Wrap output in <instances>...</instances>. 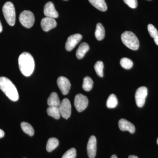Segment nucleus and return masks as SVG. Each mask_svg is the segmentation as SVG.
<instances>
[{
	"label": "nucleus",
	"mask_w": 158,
	"mask_h": 158,
	"mask_svg": "<svg viewBox=\"0 0 158 158\" xmlns=\"http://www.w3.org/2000/svg\"><path fill=\"white\" fill-rule=\"evenodd\" d=\"M148 1H150V0H148Z\"/></svg>",
	"instance_id": "nucleus-36"
},
{
	"label": "nucleus",
	"mask_w": 158,
	"mask_h": 158,
	"mask_svg": "<svg viewBox=\"0 0 158 158\" xmlns=\"http://www.w3.org/2000/svg\"><path fill=\"white\" fill-rule=\"evenodd\" d=\"M5 136V132L2 130L0 129V138H2Z\"/></svg>",
	"instance_id": "nucleus-29"
},
{
	"label": "nucleus",
	"mask_w": 158,
	"mask_h": 158,
	"mask_svg": "<svg viewBox=\"0 0 158 158\" xmlns=\"http://www.w3.org/2000/svg\"><path fill=\"white\" fill-rule=\"evenodd\" d=\"M21 127L23 131L30 136H33L34 135V128L31 124L25 122H23L21 123Z\"/></svg>",
	"instance_id": "nucleus-21"
},
{
	"label": "nucleus",
	"mask_w": 158,
	"mask_h": 158,
	"mask_svg": "<svg viewBox=\"0 0 158 158\" xmlns=\"http://www.w3.org/2000/svg\"><path fill=\"white\" fill-rule=\"evenodd\" d=\"M76 150L74 148H71L64 154L62 158H76Z\"/></svg>",
	"instance_id": "nucleus-26"
},
{
	"label": "nucleus",
	"mask_w": 158,
	"mask_h": 158,
	"mask_svg": "<svg viewBox=\"0 0 158 158\" xmlns=\"http://www.w3.org/2000/svg\"><path fill=\"white\" fill-rule=\"evenodd\" d=\"M44 13L46 17L55 19L59 16V13L55 9L53 3L51 2L45 4L44 9Z\"/></svg>",
	"instance_id": "nucleus-12"
},
{
	"label": "nucleus",
	"mask_w": 158,
	"mask_h": 158,
	"mask_svg": "<svg viewBox=\"0 0 158 158\" xmlns=\"http://www.w3.org/2000/svg\"><path fill=\"white\" fill-rule=\"evenodd\" d=\"M89 46L88 44L83 42L80 44L76 52V56L79 59H82L85 56V54L89 51Z\"/></svg>",
	"instance_id": "nucleus-15"
},
{
	"label": "nucleus",
	"mask_w": 158,
	"mask_h": 158,
	"mask_svg": "<svg viewBox=\"0 0 158 158\" xmlns=\"http://www.w3.org/2000/svg\"><path fill=\"white\" fill-rule=\"evenodd\" d=\"M74 102L76 109L80 113L85 110L87 108L88 105V98L81 94L76 95Z\"/></svg>",
	"instance_id": "nucleus-6"
},
{
	"label": "nucleus",
	"mask_w": 158,
	"mask_h": 158,
	"mask_svg": "<svg viewBox=\"0 0 158 158\" xmlns=\"http://www.w3.org/2000/svg\"><path fill=\"white\" fill-rule=\"evenodd\" d=\"M123 2L131 9H136L138 6L137 0H123Z\"/></svg>",
	"instance_id": "nucleus-28"
},
{
	"label": "nucleus",
	"mask_w": 158,
	"mask_h": 158,
	"mask_svg": "<svg viewBox=\"0 0 158 158\" xmlns=\"http://www.w3.org/2000/svg\"><path fill=\"white\" fill-rule=\"evenodd\" d=\"M128 158H138V157L136 156L131 155L129 156Z\"/></svg>",
	"instance_id": "nucleus-31"
},
{
	"label": "nucleus",
	"mask_w": 158,
	"mask_h": 158,
	"mask_svg": "<svg viewBox=\"0 0 158 158\" xmlns=\"http://www.w3.org/2000/svg\"><path fill=\"white\" fill-rule=\"evenodd\" d=\"M94 69L97 74L100 77H103L104 64L102 61H98L94 66Z\"/></svg>",
	"instance_id": "nucleus-24"
},
{
	"label": "nucleus",
	"mask_w": 158,
	"mask_h": 158,
	"mask_svg": "<svg viewBox=\"0 0 158 158\" xmlns=\"http://www.w3.org/2000/svg\"><path fill=\"white\" fill-rule=\"evenodd\" d=\"M95 37L97 40H102L104 38L105 30L103 26L101 23L97 24L96 30L95 31Z\"/></svg>",
	"instance_id": "nucleus-18"
},
{
	"label": "nucleus",
	"mask_w": 158,
	"mask_h": 158,
	"mask_svg": "<svg viewBox=\"0 0 158 158\" xmlns=\"http://www.w3.org/2000/svg\"><path fill=\"white\" fill-rule=\"evenodd\" d=\"M40 24L42 30L45 32H48L56 27L57 23L54 18L46 17L41 20Z\"/></svg>",
	"instance_id": "nucleus-13"
},
{
	"label": "nucleus",
	"mask_w": 158,
	"mask_h": 158,
	"mask_svg": "<svg viewBox=\"0 0 158 158\" xmlns=\"http://www.w3.org/2000/svg\"><path fill=\"white\" fill-rule=\"evenodd\" d=\"M59 144L58 139L55 138H49L48 141L46 145V150L48 152H51L56 149Z\"/></svg>",
	"instance_id": "nucleus-20"
},
{
	"label": "nucleus",
	"mask_w": 158,
	"mask_h": 158,
	"mask_svg": "<svg viewBox=\"0 0 158 158\" xmlns=\"http://www.w3.org/2000/svg\"><path fill=\"white\" fill-rule=\"evenodd\" d=\"M148 95V89L145 87L138 88L136 91L135 98L136 104L138 107H142L145 103V99Z\"/></svg>",
	"instance_id": "nucleus-7"
},
{
	"label": "nucleus",
	"mask_w": 158,
	"mask_h": 158,
	"mask_svg": "<svg viewBox=\"0 0 158 158\" xmlns=\"http://www.w3.org/2000/svg\"><path fill=\"white\" fill-rule=\"evenodd\" d=\"M3 28L2 26V23H1V21H0V33L2 31Z\"/></svg>",
	"instance_id": "nucleus-32"
},
{
	"label": "nucleus",
	"mask_w": 158,
	"mask_h": 158,
	"mask_svg": "<svg viewBox=\"0 0 158 158\" xmlns=\"http://www.w3.org/2000/svg\"><path fill=\"white\" fill-rule=\"evenodd\" d=\"M93 84L92 79L90 77H86L84 78L82 87L85 91H89L93 88Z\"/></svg>",
	"instance_id": "nucleus-23"
},
{
	"label": "nucleus",
	"mask_w": 158,
	"mask_h": 158,
	"mask_svg": "<svg viewBox=\"0 0 158 158\" xmlns=\"http://www.w3.org/2000/svg\"><path fill=\"white\" fill-rule=\"evenodd\" d=\"M64 1H68V0H64Z\"/></svg>",
	"instance_id": "nucleus-35"
},
{
	"label": "nucleus",
	"mask_w": 158,
	"mask_h": 158,
	"mask_svg": "<svg viewBox=\"0 0 158 158\" xmlns=\"http://www.w3.org/2000/svg\"><path fill=\"white\" fill-rule=\"evenodd\" d=\"M88 1L94 7L100 11H105L107 9L105 0H88Z\"/></svg>",
	"instance_id": "nucleus-16"
},
{
	"label": "nucleus",
	"mask_w": 158,
	"mask_h": 158,
	"mask_svg": "<svg viewBox=\"0 0 158 158\" xmlns=\"http://www.w3.org/2000/svg\"><path fill=\"white\" fill-rule=\"evenodd\" d=\"M118 101L117 97L114 94H110L107 101L106 106L109 109H113L116 107Z\"/></svg>",
	"instance_id": "nucleus-22"
},
{
	"label": "nucleus",
	"mask_w": 158,
	"mask_h": 158,
	"mask_svg": "<svg viewBox=\"0 0 158 158\" xmlns=\"http://www.w3.org/2000/svg\"><path fill=\"white\" fill-rule=\"evenodd\" d=\"M19 20L23 27L30 28L34 25L35 17L33 12L28 10H25L20 14Z\"/></svg>",
	"instance_id": "nucleus-5"
},
{
	"label": "nucleus",
	"mask_w": 158,
	"mask_h": 158,
	"mask_svg": "<svg viewBox=\"0 0 158 158\" xmlns=\"http://www.w3.org/2000/svg\"><path fill=\"white\" fill-rule=\"evenodd\" d=\"M19 66L21 72L26 77H29L34 72L35 62L31 54L24 52L20 55L18 59Z\"/></svg>",
	"instance_id": "nucleus-1"
},
{
	"label": "nucleus",
	"mask_w": 158,
	"mask_h": 158,
	"mask_svg": "<svg viewBox=\"0 0 158 158\" xmlns=\"http://www.w3.org/2000/svg\"><path fill=\"white\" fill-rule=\"evenodd\" d=\"M121 40L125 45L133 50H137L139 47V41L135 34L127 31L121 35Z\"/></svg>",
	"instance_id": "nucleus-3"
},
{
	"label": "nucleus",
	"mask_w": 158,
	"mask_h": 158,
	"mask_svg": "<svg viewBox=\"0 0 158 158\" xmlns=\"http://www.w3.org/2000/svg\"><path fill=\"white\" fill-rule=\"evenodd\" d=\"M97 151V140L94 136H90L87 144V152L89 158H94Z\"/></svg>",
	"instance_id": "nucleus-11"
},
{
	"label": "nucleus",
	"mask_w": 158,
	"mask_h": 158,
	"mask_svg": "<svg viewBox=\"0 0 158 158\" xmlns=\"http://www.w3.org/2000/svg\"><path fill=\"white\" fill-rule=\"evenodd\" d=\"M111 158H117V156L115 155H113L111 156Z\"/></svg>",
	"instance_id": "nucleus-33"
},
{
	"label": "nucleus",
	"mask_w": 158,
	"mask_h": 158,
	"mask_svg": "<svg viewBox=\"0 0 158 158\" xmlns=\"http://www.w3.org/2000/svg\"><path fill=\"white\" fill-rule=\"evenodd\" d=\"M120 64L123 68L129 69L132 67L133 62L131 59L127 58H123L120 60Z\"/></svg>",
	"instance_id": "nucleus-25"
},
{
	"label": "nucleus",
	"mask_w": 158,
	"mask_h": 158,
	"mask_svg": "<svg viewBox=\"0 0 158 158\" xmlns=\"http://www.w3.org/2000/svg\"><path fill=\"white\" fill-rule=\"evenodd\" d=\"M118 127L122 131H128L131 134L135 131V127L131 123L124 118H121L118 121Z\"/></svg>",
	"instance_id": "nucleus-14"
},
{
	"label": "nucleus",
	"mask_w": 158,
	"mask_h": 158,
	"mask_svg": "<svg viewBox=\"0 0 158 158\" xmlns=\"http://www.w3.org/2000/svg\"><path fill=\"white\" fill-rule=\"evenodd\" d=\"M82 38V35L79 34H73L69 36L65 43V48L66 50H72L81 40Z\"/></svg>",
	"instance_id": "nucleus-9"
},
{
	"label": "nucleus",
	"mask_w": 158,
	"mask_h": 158,
	"mask_svg": "<svg viewBox=\"0 0 158 158\" xmlns=\"http://www.w3.org/2000/svg\"><path fill=\"white\" fill-rule=\"evenodd\" d=\"M0 89L12 101L18 100L19 95L17 88L8 78L4 77H0Z\"/></svg>",
	"instance_id": "nucleus-2"
},
{
	"label": "nucleus",
	"mask_w": 158,
	"mask_h": 158,
	"mask_svg": "<svg viewBox=\"0 0 158 158\" xmlns=\"http://www.w3.org/2000/svg\"><path fill=\"white\" fill-rule=\"evenodd\" d=\"M154 40L155 43L158 46V35L156 37L154 38Z\"/></svg>",
	"instance_id": "nucleus-30"
},
{
	"label": "nucleus",
	"mask_w": 158,
	"mask_h": 158,
	"mask_svg": "<svg viewBox=\"0 0 158 158\" xmlns=\"http://www.w3.org/2000/svg\"><path fill=\"white\" fill-rule=\"evenodd\" d=\"M60 103L61 102L56 92H52L51 93L47 101L48 105L49 106L59 107Z\"/></svg>",
	"instance_id": "nucleus-17"
},
{
	"label": "nucleus",
	"mask_w": 158,
	"mask_h": 158,
	"mask_svg": "<svg viewBox=\"0 0 158 158\" xmlns=\"http://www.w3.org/2000/svg\"><path fill=\"white\" fill-rule=\"evenodd\" d=\"M157 144H158V138L157 139Z\"/></svg>",
	"instance_id": "nucleus-34"
},
{
	"label": "nucleus",
	"mask_w": 158,
	"mask_h": 158,
	"mask_svg": "<svg viewBox=\"0 0 158 158\" xmlns=\"http://www.w3.org/2000/svg\"><path fill=\"white\" fill-rule=\"evenodd\" d=\"M60 114L62 117L65 119H68L71 114V105L68 98L62 100L59 106Z\"/></svg>",
	"instance_id": "nucleus-8"
},
{
	"label": "nucleus",
	"mask_w": 158,
	"mask_h": 158,
	"mask_svg": "<svg viewBox=\"0 0 158 158\" xmlns=\"http://www.w3.org/2000/svg\"><path fill=\"white\" fill-rule=\"evenodd\" d=\"M57 83L62 94L64 95L68 94L71 87L69 80L65 77H60L57 79Z\"/></svg>",
	"instance_id": "nucleus-10"
},
{
	"label": "nucleus",
	"mask_w": 158,
	"mask_h": 158,
	"mask_svg": "<svg viewBox=\"0 0 158 158\" xmlns=\"http://www.w3.org/2000/svg\"><path fill=\"white\" fill-rule=\"evenodd\" d=\"M2 11L4 17L8 24L14 26L15 23V11L14 5L11 2H7L3 6Z\"/></svg>",
	"instance_id": "nucleus-4"
},
{
	"label": "nucleus",
	"mask_w": 158,
	"mask_h": 158,
	"mask_svg": "<svg viewBox=\"0 0 158 158\" xmlns=\"http://www.w3.org/2000/svg\"><path fill=\"white\" fill-rule=\"evenodd\" d=\"M47 113L49 116L56 119H58L61 116L59 107L49 106L47 110Z\"/></svg>",
	"instance_id": "nucleus-19"
},
{
	"label": "nucleus",
	"mask_w": 158,
	"mask_h": 158,
	"mask_svg": "<svg viewBox=\"0 0 158 158\" xmlns=\"http://www.w3.org/2000/svg\"><path fill=\"white\" fill-rule=\"evenodd\" d=\"M148 30L151 37L154 38L158 36V31L157 30L152 24H149L148 26Z\"/></svg>",
	"instance_id": "nucleus-27"
}]
</instances>
